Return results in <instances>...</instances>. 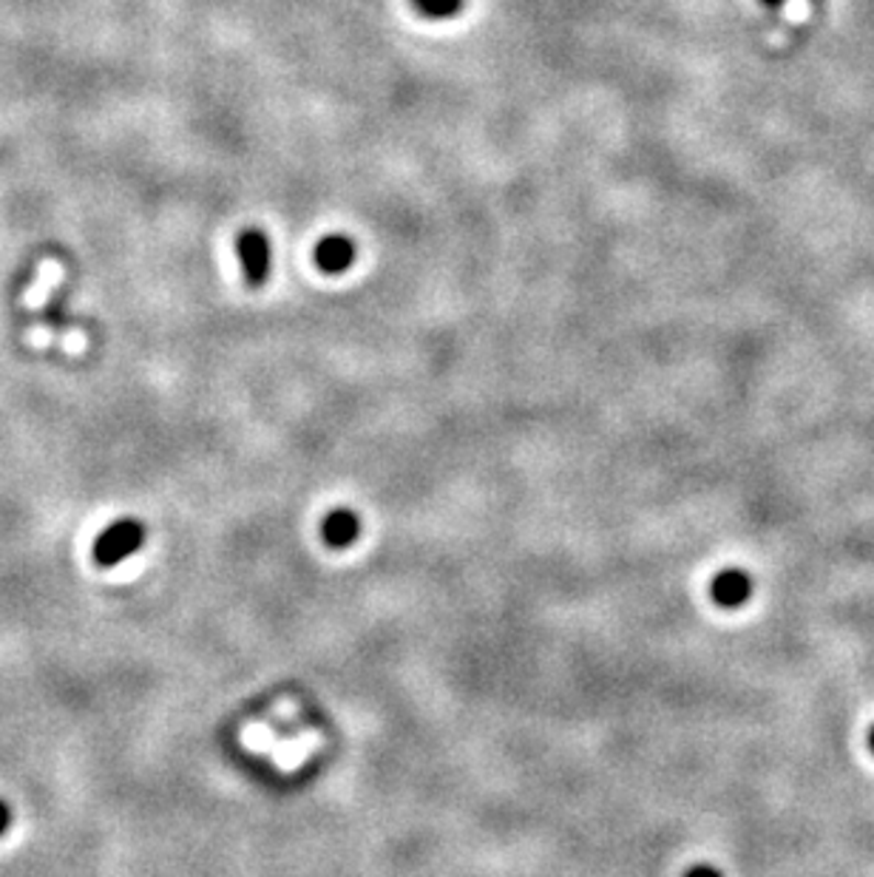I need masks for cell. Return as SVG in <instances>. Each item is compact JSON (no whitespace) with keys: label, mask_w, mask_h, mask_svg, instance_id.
I'll list each match as a JSON object with an SVG mask.
<instances>
[{"label":"cell","mask_w":874,"mask_h":877,"mask_svg":"<svg viewBox=\"0 0 874 877\" xmlns=\"http://www.w3.org/2000/svg\"><path fill=\"white\" fill-rule=\"evenodd\" d=\"M358 535H361V520H358L356 511H349V508H335V511H329V515L324 517L322 537L329 549H347V546H352V542L358 540Z\"/></svg>","instance_id":"4"},{"label":"cell","mask_w":874,"mask_h":877,"mask_svg":"<svg viewBox=\"0 0 874 877\" xmlns=\"http://www.w3.org/2000/svg\"><path fill=\"white\" fill-rule=\"evenodd\" d=\"M869 747H872V753H874V727H872V733H869Z\"/></svg>","instance_id":"10"},{"label":"cell","mask_w":874,"mask_h":877,"mask_svg":"<svg viewBox=\"0 0 874 877\" xmlns=\"http://www.w3.org/2000/svg\"><path fill=\"white\" fill-rule=\"evenodd\" d=\"M784 12H786V18H789V21L798 23V21H806V14H809V9H806V0H786Z\"/></svg>","instance_id":"7"},{"label":"cell","mask_w":874,"mask_h":877,"mask_svg":"<svg viewBox=\"0 0 874 877\" xmlns=\"http://www.w3.org/2000/svg\"><path fill=\"white\" fill-rule=\"evenodd\" d=\"M352 259H356V245H352V239H347V236L341 234L324 236V239L315 245V265H318V270H324V273L329 276H338L344 273V270H349Z\"/></svg>","instance_id":"3"},{"label":"cell","mask_w":874,"mask_h":877,"mask_svg":"<svg viewBox=\"0 0 874 877\" xmlns=\"http://www.w3.org/2000/svg\"><path fill=\"white\" fill-rule=\"evenodd\" d=\"M684 877H721V872L713 869V866H693Z\"/></svg>","instance_id":"8"},{"label":"cell","mask_w":874,"mask_h":877,"mask_svg":"<svg viewBox=\"0 0 874 877\" xmlns=\"http://www.w3.org/2000/svg\"><path fill=\"white\" fill-rule=\"evenodd\" d=\"M239 259L250 284H261L270 273V239L261 231H245L239 236Z\"/></svg>","instance_id":"2"},{"label":"cell","mask_w":874,"mask_h":877,"mask_svg":"<svg viewBox=\"0 0 874 877\" xmlns=\"http://www.w3.org/2000/svg\"><path fill=\"white\" fill-rule=\"evenodd\" d=\"M145 542V528L137 520H120L114 526H109L103 535L97 537L94 542V562L111 569L116 562H123L125 556H131Z\"/></svg>","instance_id":"1"},{"label":"cell","mask_w":874,"mask_h":877,"mask_svg":"<svg viewBox=\"0 0 874 877\" xmlns=\"http://www.w3.org/2000/svg\"><path fill=\"white\" fill-rule=\"evenodd\" d=\"M710 594L721 608H738L744 605L752 594V580L744 574V571H721V574L713 580Z\"/></svg>","instance_id":"5"},{"label":"cell","mask_w":874,"mask_h":877,"mask_svg":"<svg viewBox=\"0 0 874 877\" xmlns=\"http://www.w3.org/2000/svg\"><path fill=\"white\" fill-rule=\"evenodd\" d=\"M9 823H12V809L7 807V803L0 801V835L9 830Z\"/></svg>","instance_id":"9"},{"label":"cell","mask_w":874,"mask_h":877,"mask_svg":"<svg viewBox=\"0 0 874 877\" xmlns=\"http://www.w3.org/2000/svg\"><path fill=\"white\" fill-rule=\"evenodd\" d=\"M412 7L421 14H426V18L449 21V18H455L463 9V0H412Z\"/></svg>","instance_id":"6"}]
</instances>
